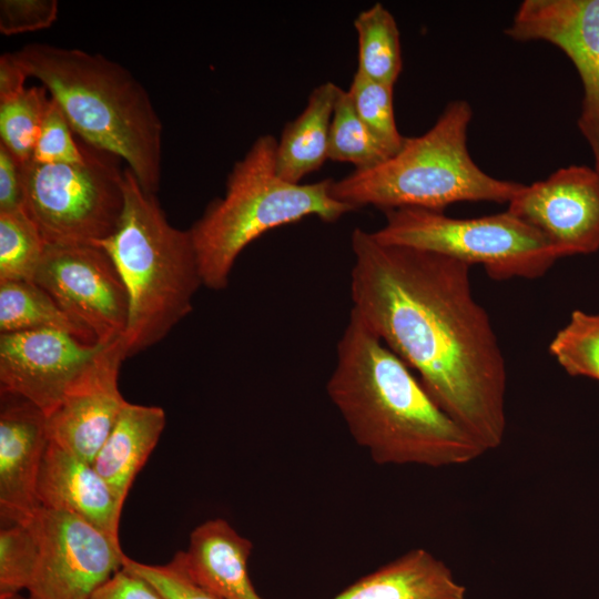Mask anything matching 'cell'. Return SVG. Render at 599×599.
Here are the masks:
<instances>
[{"label": "cell", "mask_w": 599, "mask_h": 599, "mask_svg": "<svg viewBox=\"0 0 599 599\" xmlns=\"http://www.w3.org/2000/svg\"><path fill=\"white\" fill-rule=\"evenodd\" d=\"M326 390L378 465L461 466L486 453L352 311Z\"/></svg>", "instance_id": "7a4b0ae2"}, {"label": "cell", "mask_w": 599, "mask_h": 599, "mask_svg": "<svg viewBox=\"0 0 599 599\" xmlns=\"http://www.w3.org/2000/svg\"><path fill=\"white\" fill-rule=\"evenodd\" d=\"M48 443L45 414L23 397L1 393L0 519L26 521L40 508L37 481Z\"/></svg>", "instance_id": "9a60e30c"}, {"label": "cell", "mask_w": 599, "mask_h": 599, "mask_svg": "<svg viewBox=\"0 0 599 599\" xmlns=\"http://www.w3.org/2000/svg\"><path fill=\"white\" fill-rule=\"evenodd\" d=\"M58 12L57 0H1L0 32L14 35L49 28Z\"/></svg>", "instance_id": "4dcf8cb0"}, {"label": "cell", "mask_w": 599, "mask_h": 599, "mask_svg": "<svg viewBox=\"0 0 599 599\" xmlns=\"http://www.w3.org/2000/svg\"><path fill=\"white\" fill-rule=\"evenodd\" d=\"M98 345L121 338L129 296L110 255L98 245H47L33 281Z\"/></svg>", "instance_id": "9c48e42d"}, {"label": "cell", "mask_w": 599, "mask_h": 599, "mask_svg": "<svg viewBox=\"0 0 599 599\" xmlns=\"http://www.w3.org/2000/svg\"><path fill=\"white\" fill-rule=\"evenodd\" d=\"M392 154L355 111L348 91L339 90L332 115L328 159L354 164L355 170L375 167Z\"/></svg>", "instance_id": "603a6c76"}, {"label": "cell", "mask_w": 599, "mask_h": 599, "mask_svg": "<svg viewBox=\"0 0 599 599\" xmlns=\"http://www.w3.org/2000/svg\"><path fill=\"white\" fill-rule=\"evenodd\" d=\"M102 347L59 329L2 333L1 393L28 399L48 416L94 363Z\"/></svg>", "instance_id": "8fae6325"}, {"label": "cell", "mask_w": 599, "mask_h": 599, "mask_svg": "<svg viewBox=\"0 0 599 599\" xmlns=\"http://www.w3.org/2000/svg\"><path fill=\"white\" fill-rule=\"evenodd\" d=\"M88 599H164L145 579L124 568L95 589Z\"/></svg>", "instance_id": "1f68e13d"}, {"label": "cell", "mask_w": 599, "mask_h": 599, "mask_svg": "<svg viewBox=\"0 0 599 599\" xmlns=\"http://www.w3.org/2000/svg\"><path fill=\"white\" fill-rule=\"evenodd\" d=\"M49 101L50 95L42 85L26 88L0 101V144L21 165L32 159Z\"/></svg>", "instance_id": "cb8c5ba5"}, {"label": "cell", "mask_w": 599, "mask_h": 599, "mask_svg": "<svg viewBox=\"0 0 599 599\" xmlns=\"http://www.w3.org/2000/svg\"><path fill=\"white\" fill-rule=\"evenodd\" d=\"M252 542L226 520L216 518L199 525L183 551L191 577L221 599H263L248 575Z\"/></svg>", "instance_id": "e0dca14e"}, {"label": "cell", "mask_w": 599, "mask_h": 599, "mask_svg": "<svg viewBox=\"0 0 599 599\" xmlns=\"http://www.w3.org/2000/svg\"><path fill=\"white\" fill-rule=\"evenodd\" d=\"M0 599H34L28 593V596L22 595L21 592H9L0 593Z\"/></svg>", "instance_id": "d590c367"}, {"label": "cell", "mask_w": 599, "mask_h": 599, "mask_svg": "<svg viewBox=\"0 0 599 599\" xmlns=\"http://www.w3.org/2000/svg\"><path fill=\"white\" fill-rule=\"evenodd\" d=\"M277 140L258 136L230 171L225 192L189 229L204 286L227 287L241 252L273 229L316 216L335 222L354 209L331 192L333 180L290 183L276 173Z\"/></svg>", "instance_id": "8992f818"}, {"label": "cell", "mask_w": 599, "mask_h": 599, "mask_svg": "<svg viewBox=\"0 0 599 599\" xmlns=\"http://www.w3.org/2000/svg\"><path fill=\"white\" fill-rule=\"evenodd\" d=\"M67 119L50 98L32 161L42 164L81 163L85 160V146L79 145Z\"/></svg>", "instance_id": "f546056e"}, {"label": "cell", "mask_w": 599, "mask_h": 599, "mask_svg": "<svg viewBox=\"0 0 599 599\" xmlns=\"http://www.w3.org/2000/svg\"><path fill=\"white\" fill-rule=\"evenodd\" d=\"M393 90L394 87L374 81L359 71L355 72L347 90L361 120L392 155L405 140L396 125Z\"/></svg>", "instance_id": "83f0119b"}, {"label": "cell", "mask_w": 599, "mask_h": 599, "mask_svg": "<svg viewBox=\"0 0 599 599\" xmlns=\"http://www.w3.org/2000/svg\"><path fill=\"white\" fill-rule=\"evenodd\" d=\"M11 54L47 89L84 144L123 160L145 191L158 192L163 124L129 69L99 53L48 43Z\"/></svg>", "instance_id": "3957f363"}, {"label": "cell", "mask_w": 599, "mask_h": 599, "mask_svg": "<svg viewBox=\"0 0 599 599\" xmlns=\"http://www.w3.org/2000/svg\"><path fill=\"white\" fill-rule=\"evenodd\" d=\"M589 145H590V149L592 151V154H593V160H595V170L599 173V139L598 138H589L587 139Z\"/></svg>", "instance_id": "e575fe53"}, {"label": "cell", "mask_w": 599, "mask_h": 599, "mask_svg": "<svg viewBox=\"0 0 599 599\" xmlns=\"http://www.w3.org/2000/svg\"><path fill=\"white\" fill-rule=\"evenodd\" d=\"M27 73L14 60L11 52H6L0 57V101L12 98L23 91L26 87Z\"/></svg>", "instance_id": "836d02e7"}, {"label": "cell", "mask_w": 599, "mask_h": 599, "mask_svg": "<svg viewBox=\"0 0 599 599\" xmlns=\"http://www.w3.org/2000/svg\"><path fill=\"white\" fill-rule=\"evenodd\" d=\"M45 328L63 331L85 344L98 345L34 282H0V333Z\"/></svg>", "instance_id": "44dd1931"}, {"label": "cell", "mask_w": 599, "mask_h": 599, "mask_svg": "<svg viewBox=\"0 0 599 599\" xmlns=\"http://www.w3.org/2000/svg\"><path fill=\"white\" fill-rule=\"evenodd\" d=\"M333 599H466L449 567L417 548L362 577Z\"/></svg>", "instance_id": "ac0fdd59"}, {"label": "cell", "mask_w": 599, "mask_h": 599, "mask_svg": "<svg viewBox=\"0 0 599 599\" xmlns=\"http://www.w3.org/2000/svg\"><path fill=\"white\" fill-rule=\"evenodd\" d=\"M159 406L126 402L92 465L123 506L132 483L165 427Z\"/></svg>", "instance_id": "d6986e66"}, {"label": "cell", "mask_w": 599, "mask_h": 599, "mask_svg": "<svg viewBox=\"0 0 599 599\" xmlns=\"http://www.w3.org/2000/svg\"><path fill=\"white\" fill-rule=\"evenodd\" d=\"M358 42V69L367 78L394 87L402 71L397 22L382 3L361 11L354 20Z\"/></svg>", "instance_id": "7402d4cb"}, {"label": "cell", "mask_w": 599, "mask_h": 599, "mask_svg": "<svg viewBox=\"0 0 599 599\" xmlns=\"http://www.w3.org/2000/svg\"><path fill=\"white\" fill-rule=\"evenodd\" d=\"M469 102L447 103L434 125L405 138L399 151L368 170H354L332 183V195L354 210L420 207L443 212L457 202L509 203L525 186L483 171L467 148Z\"/></svg>", "instance_id": "5b68a950"}, {"label": "cell", "mask_w": 599, "mask_h": 599, "mask_svg": "<svg viewBox=\"0 0 599 599\" xmlns=\"http://www.w3.org/2000/svg\"><path fill=\"white\" fill-rule=\"evenodd\" d=\"M47 244L23 209L0 213V282L33 281Z\"/></svg>", "instance_id": "d4e9b609"}, {"label": "cell", "mask_w": 599, "mask_h": 599, "mask_svg": "<svg viewBox=\"0 0 599 599\" xmlns=\"http://www.w3.org/2000/svg\"><path fill=\"white\" fill-rule=\"evenodd\" d=\"M122 568L145 579L164 599H221L191 577L183 551L165 565L143 564L124 556Z\"/></svg>", "instance_id": "f1b7e54d"}, {"label": "cell", "mask_w": 599, "mask_h": 599, "mask_svg": "<svg viewBox=\"0 0 599 599\" xmlns=\"http://www.w3.org/2000/svg\"><path fill=\"white\" fill-rule=\"evenodd\" d=\"M126 357L122 337L103 345L94 363L47 416L50 441L93 461L126 403L118 384Z\"/></svg>", "instance_id": "5bb4252c"}, {"label": "cell", "mask_w": 599, "mask_h": 599, "mask_svg": "<svg viewBox=\"0 0 599 599\" xmlns=\"http://www.w3.org/2000/svg\"><path fill=\"white\" fill-rule=\"evenodd\" d=\"M552 244L560 256L599 250V173L587 165H569L524 189L508 203Z\"/></svg>", "instance_id": "7c38bea8"}, {"label": "cell", "mask_w": 599, "mask_h": 599, "mask_svg": "<svg viewBox=\"0 0 599 599\" xmlns=\"http://www.w3.org/2000/svg\"><path fill=\"white\" fill-rule=\"evenodd\" d=\"M125 203L115 232L95 245L119 271L129 296L122 341L128 357L162 341L193 308L202 283L189 230L173 226L155 194L124 170Z\"/></svg>", "instance_id": "277c9868"}, {"label": "cell", "mask_w": 599, "mask_h": 599, "mask_svg": "<svg viewBox=\"0 0 599 599\" xmlns=\"http://www.w3.org/2000/svg\"><path fill=\"white\" fill-rule=\"evenodd\" d=\"M81 163L22 165V209L47 245L97 243L116 230L125 203L119 158L87 144Z\"/></svg>", "instance_id": "ba28073f"}, {"label": "cell", "mask_w": 599, "mask_h": 599, "mask_svg": "<svg viewBox=\"0 0 599 599\" xmlns=\"http://www.w3.org/2000/svg\"><path fill=\"white\" fill-rule=\"evenodd\" d=\"M339 90L331 81L317 85L302 113L285 124L275 155L276 173L284 181L301 183L328 159L329 126Z\"/></svg>", "instance_id": "ffe728a7"}, {"label": "cell", "mask_w": 599, "mask_h": 599, "mask_svg": "<svg viewBox=\"0 0 599 599\" xmlns=\"http://www.w3.org/2000/svg\"><path fill=\"white\" fill-rule=\"evenodd\" d=\"M549 353L567 374L599 382V313L572 311L551 339Z\"/></svg>", "instance_id": "484cf974"}, {"label": "cell", "mask_w": 599, "mask_h": 599, "mask_svg": "<svg viewBox=\"0 0 599 599\" xmlns=\"http://www.w3.org/2000/svg\"><path fill=\"white\" fill-rule=\"evenodd\" d=\"M39 545L34 599H88L122 568L116 541L74 514L40 507L30 519Z\"/></svg>", "instance_id": "30bf717a"}, {"label": "cell", "mask_w": 599, "mask_h": 599, "mask_svg": "<svg viewBox=\"0 0 599 599\" xmlns=\"http://www.w3.org/2000/svg\"><path fill=\"white\" fill-rule=\"evenodd\" d=\"M384 213L385 224L372 232L378 242L478 264L495 281L538 278L561 257L544 234L509 211L469 219L420 207Z\"/></svg>", "instance_id": "52a82bcc"}, {"label": "cell", "mask_w": 599, "mask_h": 599, "mask_svg": "<svg viewBox=\"0 0 599 599\" xmlns=\"http://www.w3.org/2000/svg\"><path fill=\"white\" fill-rule=\"evenodd\" d=\"M30 519H0V593L28 590L33 580L39 545Z\"/></svg>", "instance_id": "4316f807"}, {"label": "cell", "mask_w": 599, "mask_h": 599, "mask_svg": "<svg viewBox=\"0 0 599 599\" xmlns=\"http://www.w3.org/2000/svg\"><path fill=\"white\" fill-rule=\"evenodd\" d=\"M22 165L0 144V213L22 207Z\"/></svg>", "instance_id": "d6a6232c"}, {"label": "cell", "mask_w": 599, "mask_h": 599, "mask_svg": "<svg viewBox=\"0 0 599 599\" xmlns=\"http://www.w3.org/2000/svg\"><path fill=\"white\" fill-rule=\"evenodd\" d=\"M40 507L63 510L85 519L120 541L123 506L92 463L48 443L37 481Z\"/></svg>", "instance_id": "2e32d148"}, {"label": "cell", "mask_w": 599, "mask_h": 599, "mask_svg": "<svg viewBox=\"0 0 599 599\" xmlns=\"http://www.w3.org/2000/svg\"><path fill=\"white\" fill-rule=\"evenodd\" d=\"M352 312L410 369L435 403L484 449L505 438L507 368L470 266L425 250L351 237Z\"/></svg>", "instance_id": "6da1fadb"}, {"label": "cell", "mask_w": 599, "mask_h": 599, "mask_svg": "<svg viewBox=\"0 0 599 599\" xmlns=\"http://www.w3.org/2000/svg\"><path fill=\"white\" fill-rule=\"evenodd\" d=\"M505 33L565 52L583 89L579 130L586 140L599 139V0H525Z\"/></svg>", "instance_id": "4fadbf2b"}]
</instances>
